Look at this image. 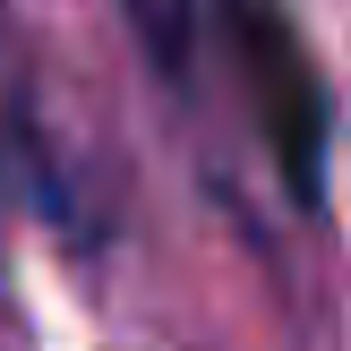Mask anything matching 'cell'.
Masks as SVG:
<instances>
[{"instance_id":"obj_1","label":"cell","mask_w":351,"mask_h":351,"mask_svg":"<svg viewBox=\"0 0 351 351\" xmlns=\"http://www.w3.org/2000/svg\"><path fill=\"white\" fill-rule=\"evenodd\" d=\"M223 26H232V51H240V86L257 103V137H266L274 171H283V197L300 215L326 206V86L308 69V43L291 26L283 0H223Z\"/></svg>"},{"instance_id":"obj_2","label":"cell","mask_w":351,"mask_h":351,"mask_svg":"<svg viewBox=\"0 0 351 351\" xmlns=\"http://www.w3.org/2000/svg\"><path fill=\"white\" fill-rule=\"evenodd\" d=\"M129 26H137V43H146V60L180 86L189 77V9L180 0H129Z\"/></svg>"}]
</instances>
